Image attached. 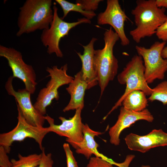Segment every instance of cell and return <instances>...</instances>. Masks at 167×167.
I'll list each match as a JSON object with an SVG mask.
<instances>
[{"mask_svg":"<svg viewBox=\"0 0 167 167\" xmlns=\"http://www.w3.org/2000/svg\"><path fill=\"white\" fill-rule=\"evenodd\" d=\"M52 5L51 0H26L19 8L16 36L49 28L54 17Z\"/></svg>","mask_w":167,"mask_h":167,"instance_id":"2","label":"cell"},{"mask_svg":"<svg viewBox=\"0 0 167 167\" xmlns=\"http://www.w3.org/2000/svg\"><path fill=\"white\" fill-rule=\"evenodd\" d=\"M54 17L49 28L42 31L41 40L43 45L47 48V52L51 54L54 53L57 56L62 58L63 54L59 47L61 39L68 36L70 31L76 26L82 24H90L91 21L86 18L79 19L77 21L68 22L60 18L58 15V8L53 7Z\"/></svg>","mask_w":167,"mask_h":167,"instance_id":"5","label":"cell"},{"mask_svg":"<svg viewBox=\"0 0 167 167\" xmlns=\"http://www.w3.org/2000/svg\"><path fill=\"white\" fill-rule=\"evenodd\" d=\"M125 140L130 150L145 153L152 148L167 146V133L161 129H154L144 135L131 133Z\"/></svg>","mask_w":167,"mask_h":167,"instance_id":"14","label":"cell"},{"mask_svg":"<svg viewBox=\"0 0 167 167\" xmlns=\"http://www.w3.org/2000/svg\"><path fill=\"white\" fill-rule=\"evenodd\" d=\"M143 63L141 56L135 55L119 74L117 77L118 81L120 84H126V88L123 94L104 118V120L112 112L121 105L124 99L131 92L139 90L143 92L146 96H150L151 94L152 88L148 86L146 81Z\"/></svg>","mask_w":167,"mask_h":167,"instance_id":"4","label":"cell"},{"mask_svg":"<svg viewBox=\"0 0 167 167\" xmlns=\"http://www.w3.org/2000/svg\"><path fill=\"white\" fill-rule=\"evenodd\" d=\"M41 153V159L40 164L37 167H53L54 161L52 159L51 153L46 154L44 148L42 151Z\"/></svg>","mask_w":167,"mask_h":167,"instance_id":"25","label":"cell"},{"mask_svg":"<svg viewBox=\"0 0 167 167\" xmlns=\"http://www.w3.org/2000/svg\"><path fill=\"white\" fill-rule=\"evenodd\" d=\"M17 105L18 122L11 131L0 134V146L4 147L7 153L11 151V146L15 141H22L27 138H32L38 143L40 149L44 148L42 145L45 136L49 131V128L40 127L28 123L23 117L21 110Z\"/></svg>","mask_w":167,"mask_h":167,"instance_id":"7","label":"cell"},{"mask_svg":"<svg viewBox=\"0 0 167 167\" xmlns=\"http://www.w3.org/2000/svg\"><path fill=\"white\" fill-rule=\"evenodd\" d=\"M143 91L136 90L129 93L123 100L122 105L125 109L135 112H140L148 106V99Z\"/></svg>","mask_w":167,"mask_h":167,"instance_id":"18","label":"cell"},{"mask_svg":"<svg viewBox=\"0 0 167 167\" xmlns=\"http://www.w3.org/2000/svg\"><path fill=\"white\" fill-rule=\"evenodd\" d=\"M7 153L4 148L0 146V167H11L12 164L7 155Z\"/></svg>","mask_w":167,"mask_h":167,"instance_id":"26","label":"cell"},{"mask_svg":"<svg viewBox=\"0 0 167 167\" xmlns=\"http://www.w3.org/2000/svg\"><path fill=\"white\" fill-rule=\"evenodd\" d=\"M166 42H155L149 48L136 45L135 49L143 60L144 75L148 84L156 79H163L167 71V60L161 56L162 51Z\"/></svg>","mask_w":167,"mask_h":167,"instance_id":"8","label":"cell"},{"mask_svg":"<svg viewBox=\"0 0 167 167\" xmlns=\"http://www.w3.org/2000/svg\"><path fill=\"white\" fill-rule=\"evenodd\" d=\"M97 40L96 38L93 37L87 45L82 46L84 51L82 54L76 52L82 63L81 70L83 77L88 85V89L96 86L98 84L96 72L94 61V45L95 42Z\"/></svg>","mask_w":167,"mask_h":167,"instance_id":"15","label":"cell"},{"mask_svg":"<svg viewBox=\"0 0 167 167\" xmlns=\"http://www.w3.org/2000/svg\"><path fill=\"white\" fill-rule=\"evenodd\" d=\"M153 120L152 115L147 109L140 112H135L122 107L117 122L109 130L110 143L115 146L118 145L120 143L119 136L122 131L136 122L144 120L152 122Z\"/></svg>","mask_w":167,"mask_h":167,"instance_id":"13","label":"cell"},{"mask_svg":"<svg viewBox=\"0 0 167 167\" xmlns=\"http://www.w3.org/2000/svg\"><path fill=\"white\" fill-rule=\"evenodd\" d=\"M151 101H157L163 105L167 104V80L163 81L152 88L151 94L148 99Z\"/></svg>","mask_w":167,"mask_h":167,"instance_id":"21","label":"cell"},{"mask_svg":"<svg viewBox=\"0 0 167 167\" xmlns=\"http://www.w3.org/2000/svg\"><path fill=\"white\" fill-rule=\"evenodd\" d=\"M103 1L101 0H77L76 1V3L80 4L84 11H94L98 8L99 3Z\"/></svg>","mask_w":167,"mask_h":167,"instance_id":"22","label":"cell"},{"mask_svg":"<svg viewBox=\"0 0 167 167\" xmlns=\"http://www.w3.org/2000/svg\"><path fill=\"white\" fill-rule=\"evenodd\" d=\"M0 56L5 58L13 73V77L21 80L25 88L31 94L35 92L36 85V75L32 66L26 63L22 54L13 48L0 45Z\"/></svg>","mask_w":167,"mask_h":167,"instance_id":"9","label":"cell"},{"mask_svg":"<svg viewBox=\"0 0 167 167\" xmlns=\"http://www.w3.org/2000/svg\"><path fill=\"white\" fill-rule=\"evenodd\" d=\"M55 2L61 7L63 15L61 18L63 19L71 11H75L80 13L85 18L90 20L96 15L93 11H88L83 10L81 5L79 3H73L65 0H55Z\"/></svg>","mask_w":167,"mask_h":167,"instance_id":"19","label":"cell"},{"mask_svg":"<svg viewBox=\"0 0 167 167\" xmlns=\"http://www.w3.org/2000/svg\"><path fill=\"white\" fill-rule=\"evenodd\" d=\"M14 79L10 76L5 85L8 94L14 97L16 105L19 107L22 115L26 121L30 124L40 127H43L45 116L41 114L32 105L31 100V94L25 88L15 91L12 85Z\"/></svg>","mask_w":167,"mask_h":167,"instance_id":"10","label":"cell"},{"mask_svg":"<svg viewBox=\"0 0 167 167\" xmlns=\"http://www.w3.org/2000/svg\"><path fill=\"white\" fill-rule=\"evenodd\" d=\"M156 34L159 39L167 41V20L157 28Z\"/></svg>","mask_w":167,"mask_h":167,"instance_id":"27","label":"cell"},{"mask_svg":"<svg viewBox=\"0 0 167 167\" xmlns=\"http://www.w3.org/2000/svg\"><path fill=\"white\" fill-rule=\"evenodd\" d=\"M156 2L158 7L167 9V0H156Z\"/></svg>","mask_w":167,"mask_h":167,"instance_id":"28","label":"cell"},{"mask_svg":"<svg viewBox=\"0 0 167 167\" xmlns=\"http://www.w3.org/2000/svg\"><path fill=\"white\" fill-rule=\"evenodd\" d=\"M82 109L80 108L76 109L74 116L69 119L59 117L58 118L62 123L58 125L54 124L53 118L48 115L45 116V119L49 125L48 127L49 132H53L60 136L66 137V141L69 143L81 142L83 139L84 124L81 118Z\"/></svg>","mask_w":167,"mask_h":167,"instance_id":"12","label":"cell"},{"mask_svg":"<svg viewBox=\"0 0 167 167\" xmlns=\"http://www.w3.org/2000/svg\"><path fill=\"white\" fill-rule=\"evenodd\" d=\"M88 85L84 79L81 71L75 75L73 80L69 84L66 90L70 95L71 98L68 105L64 108L65 112L70 110L82 109L84 107L85 92L88 89Z\"/></svg>","mask_w":167,"mask_h":167,"instance_id":"16","label":"cell"},{"mask_svg":"<svg viewBox=\"0 0 167 167\" xmlns=\"http://www.w3.org/2000/svg\"><path fill=\"white\" fill-rule=\"evenodd\" d=\"M161 56L165 59L167 60V46L165 47L161 52Z\"/></svg>","mask_w":167,"mask_h":167,"instance_id":"29","label":"cell"},{"mask_svg":"<svg viewBox=\"0 0 167 167\" xmlns=\"http://www.w3.org/2000/svg\"><path fill=\"white\" fill-rule=\"evenodd\" d=\"M83 139L79 143H70L75 149V152L79 154L84 155L88 159H89L92 154L96 156L103 158L104 156L100 153L97 149L99 146L94 139V137L102 134L94 131L87 124H84L83 128Z\"/></svg>","mask_w":167,"mask_h":167,"instance_id":"17","label":"cell"},{"mask_svg":"<svg viewBox=\"0 0 167 167\" xmlns=\"http://www.w3.org/2000/svg\"><path fill=\"white\" fill-rule=\"evenodd\" d=\"M41 157V153L33 154L26 156L19 153L18 160L12 159L11 160V167H37L40 164Z\"/></svg>","mask_w":167,"mask_h":167,"instance_id":"20","label":"cell"},{"mask_svg":"<svg viewBox=\"0 0 167 167\" xmlns=\"http://www.w3.org/2000/svg\"><path fill=\"white\" fill-rule=\"evenodd\" d=\"M63 147L66 155L67 167H79L69 144L64 143Z\"/></svg>","mask_w":167,"mask_h":167,"instance_id":"24","label":"cell"},{"mask_svg":"<svg viewBox=\"0 0 167 167\" xmlns=\"http://www.w3.org/2000/svg\"><path fill=\"white\" fill-rule=\"evenodd\" d=\"M128 19H129L121 8L118 0H107L105 10L100 13L97 17L98 24H109L114 29L123 46H127L130 43L124 31L125 22Z\"/></svg>","mask_w":167,"mask_h":167,"instance_id":"11","label":"cell"},{"mask_svg":"<svg viewBox=\"0 0 167 167\" xmlns=\"http://www.w3.org/2000/svg\"><path fill=\"white\" fill-rule=\"evenodd\" d=\"M86 167H114L105 159L98 157H91Z\"/></svg>","mask_w":167,"mask_h":167,"instance_id":"23","label":"cell"},{"mask_svg":"<svg viewBox=\"0 0 167 167\" xmlns=\"http://www.w3.org/2000/svg\"><path fill=\"white\" fill-rule=\"evenodd\" d=\"M111 27L104 34V47L95 50L94 61L98 82L101 96L109 82L116 75L118 68V61L113 54V47L120 39Z\"/></svg>","mask_w":167,"mask_h":167,"instance_id":"3","label":"cell"},{"mask_svg":"<svg viewBox=\"0 0 167 167\" xmlns=\"http://www.w3.org/2000/svg\"><path fill=\"white\" fill-rule=\"evenodd\" d=\"M67 64L60 68L54 66L46 68V71L49 74L48 76L50 77V79L46 87L40 90L33 105L42 115L46 114V108L51 105L53 100H58V88L63 85L69 84L73 80L74 78L67 74Z\"/></svg>","mask_w":167,"mask_h":167,"instance_id":"6","label":"cell"},{"mask_svg":"<svg viewBox=\"0 0 167 167\" xmlns=\"http://www.w3.org/2000/svg\"><path fill=\"white\" fill-rule=\"evenodd\" d=\"M136 5L131 11L134 15L136 28L130 34L136 43L146 37L156 33L157 28L166 20L164 8L157 6L156 0H137Z\"/></svg>","mask_w":167,"mask_h":167,"instance_id":"1","label":"cell"}]
</instances>
